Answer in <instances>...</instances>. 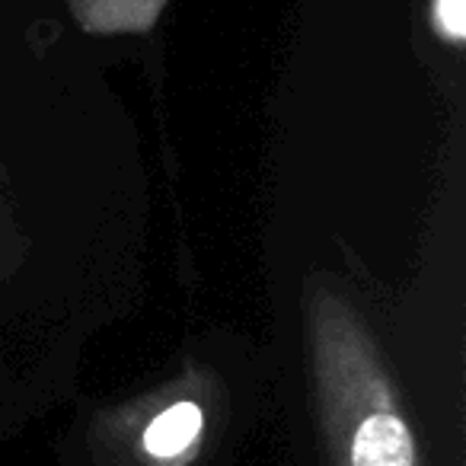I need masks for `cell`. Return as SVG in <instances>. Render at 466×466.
<instances>
[{
  "mask_svg": "<svg viewBox=\"0 0 466 466\" xmlns=\"http://www.w3.org/2000/svg\"><path fill=\"white\" fill-rule=\"evenodd\" d=\"M351 466H415L412 431L396 412H374L358 425Z\"/></svg>",
  "mask_w": 466,
  "mask_h": 466,
  "instance_id": "6da1fadb",
  "label": "cell"
},
{
  "mask_svg": "<svg viewBox=\"0 0 466 466\" xmlns=\"http://www.w3.org/2000/svg\"><path fill=\"white\" fill-rule=\"evenodd\" d=\"M201 421H205V415H201V409L195 402H176V406H169L167 412H160L150 421V428L144 431V447L160 460L179 457L198 438Z\"/></svg>",
  "mask_w": 466,
  "mask_h": 466,
  "instance_id": "7a4b0ae2",
  "label": "cell"
},
{
  "mask_svg": "<svg viewBox=\"0 0 466 466\" xmlns=\"http://www.w3.org/2000/svg\"><path fill=\"white\" fill-rule=\"evenodd\" d=\"M434 23L438 33L451 42H463L466 35V0H434Z\"/></svg>",
  "mask_w": 466,
  "mask_h": 466,
  "instance_id": "3957f363",
  "label": "cell"
}]
</instances>
